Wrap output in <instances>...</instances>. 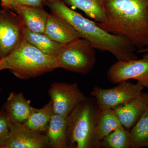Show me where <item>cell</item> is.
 Listing matches in <instances>:
<instances>
[{"instance_id": "obj_25", "label": "cell", "mask_w": 148, "mask_h": 148, "mask_svg": "<svg viewBox=\"0 0 148 148\" xmlns=\"http://www.w3.org/2000/svg\"><path fill=\"white\" fill-rule=\"evenodd\" d=\"M4 64L3 59H0V71L5 70Z\"/></svg>"}, {"instance_id": "obj_21", "label": "cell", "mask_w": 148, "mask_h": 148, "mask_svg": "<svg viewBox=\"0 0 148 148\" xmlns=\"http://www.w3.org/2000/svg\"><path fill=\"white\" fill-rule=\"evenodd\" d=\"M132 148L148 147V107L132 127Z\"/></svg>"}, {"instance_id": "obj_7", "label": "cell", "mask_w": 148, "mask_h": 148, "mask_svg": "<svg viewBox=\"0 0 148 148\" xmlns=\"http://www.w3.org/2000/svg\"><path fill=\"white\" fill-rule=\"evenodd\" d=\"M25 26L20 16L10 9L0 11V59L5 58L24 38Z\"/></svg>"}, {"instance_id": "obj_10", "label": "cell", "mask_w": 148, "mask_h": 148, "mask_svg": "<svg viewBox=\"0 0 148 148\" xmlns=\"http://www.w3.org/2000/svg\"><path fill=\"white\" fill-rule=\"evenodd\" d=\"M49 147L45 134L33 131L23 124L11 123L10 130L2 148Z\"/></svg>"}, {"instance_id": "obj_5", "label": "cell", "mask_w": 148, "mask_h": 148, "mask_svg": "<svg viewBox=\"0 0 148 148\" xmlns=\"http://www.w3.org/2000/svg\"><path fill=\"white\" fill-rule=\"evenodd\" d=\"M95 49L81 38L64 44L56 57L60 68L84 75L90 73L96 63Z\"/></svg>"}, {"instance_id": "obj_1", "label": "cell", "mask_w": 148, "mask_h": 148, "mask_svg": "<svg viewBox=\"0 0 148 148\" xmlns=\"http://www.w3.org/2000/svg\"><path fill=\"white\" fill-rule=\"evenodd\" d=\"M106 21L99 27L127 38L140 50L148 45V0H102Z\"/></svg>"}, {"instance_id": "obj_6", "label": "cell", "mask_w": 148, "mask_h": 148, "mask_svg": "<svg viewBox=\"0 0 148 148\" xmlns=\"http://www.w3.org/2000/svg\"><path fill=\"white\" fill-rule=\"evenodd\" d=\"M112 88L104 89L95 86L91 92L100 109H114L139 97L144 86L140 82L136 84L122 82Z\"/></svg>"}, {"instance_id": "obj_24", "label": "cell", "mask_w": 148, "mask_h": 148, "mask_svg": "<svg viewBox=\"0 0 148 148\" xmlns=\"http://www.w3.org/2000/svg\"><path fill=\"white\" fill-rule=\"evenodd\" d=\"M3 8L10 9L13 11L17 6L15 0H1Z\"/></svg>"}, {"instance_id": "obj_11", "label": "cell", "mask_w": 148, "mask_h": 148, "mask_svg": "<svg viewBox=\"0 0 148 148\" xmlns=\"http://www.w3.org/2000/svg\"><path fill=\"white\" fill-rule=\"evenodd\" d=\"M22 92L10 93L1 110L4 112L11 123L24 124L33 113L34 108L30 105Z\"/></svg>"}, {"instance_id": "obj_23", "label": "cell", "mask_w": 148, "mask_h": 148, "mask_svg": "<svg viewBox=\"0 0 148 148\" xmlns=\"http://www.w3.org/2000/svg\"><path fill=\"white\" fill-rule=\"evenodd\" d=\"M18 5H27L43 7L46 5V0H15Z\"/></svg>"}, {"instance_id": "obj_8", "label": "cell", "mask_w": 148, "mask_h": 148, "mask_svg": "<svg viewBox=\"0 0 148 148\" xmlns=\"http://www.w3.org/2000/svg\"><path fill=\"white\" fill-rule=\"evenodd\" d=\"M142 58L129 61H118L109 68L107 77L110 82L117 84L130 79L137 80L148 89V50Z\"/></svg>"}, {"instance_id": "obj_22", "label": "cell", "mask_w": 148, "mask_h": 148, "mask_svg": "<svg viewBox=\"0 0 148 148\" xmlns=\"http://www.w3.org/2000/svg\"><path fill=\"white\" fill-rule=\"evenodd\" d=\"M11 122L2 110L0 111V148H2L7 139Z\"/></svg>"}, {"instance_id": "obj_3", "label": "cell", "mask_w": 148, "mask_h": 148, "mask_svg": "<svg viewBox=\"0 0 148 148\" xmlns=\"http://www.w3.org/2000/svg\"><path fill=\"white\" fill-rule=\"evenodd\" d=\"M101 109L95 98L86 97L68 116V148H100L97 135Z\"/></svg>"}, {"instance_id": "obj_18", "label": "cell", "mask_w": 148, "mask_h": 148, "mask_svg": "<svg viewBox=\"0 0 148 148\" xmlns=\"http://www.w3.org/2000/svg\"><path fill=\"white\" fill-rule=\"evenodd\" d=\"M67 5L79 9L98 23H103L106 16L102 0H62Z\"/></svg>"}, {"instance_id": "obj_20", "label": "cell", "mask_w": 148, "mask_h": 148, "mask_svg": "<svg viewBox=\"0 0 148 148\" xmlns=\"http://www.w3.org/2000/svg\"><path fill=\"white\" fill-rule=\"evenodd\" d=\"M122 126L114 109L100 110L98 116L97 135L101 141L117 127Z\"/></svg>"}, {"instance_id": "obj_2", "label": "cell", "mask_w": 148, "mask_h": 148, "mask_svg": "<svg viewBox=\"0 0 148 148\" xmlns=\"http://www.w3.org/2000/svg\"><path fill=\"white\" fill-rule=\"evenodd\" d=\"M46 5L51 13L68 21L81 38L89 41L95 49L108 51L118 61L138 59L135 53L136 47L126 37L106 32L96 22L70 8L62 0H46Z\"/></svg>"}, {"instance_id": "obj_26", "label": "cell", "mask_w": 148, "mask_h": 148, "mask_svg": "<svg viewBox=\"0 0 148 148\" xmlns=\"http://www.w3.org/2000/svg\"></svg>"}, {"instance_id": "obj_15", "label": "cell", "mask_w": 148, "mask_h": 148, "mask_svg": "<svg viewBox=\"0 0 148 148\" xmlns=\"http://www.w3.org/2000/svg\"><path fill=\"white\" fill-rule=\"evenodd\" d=\"M68 116L54 113L45 133L49 147L67 148Z\"/></svg>"}, {"instance_id": "obj_17", "label": "cell", "mask_w": 148, "mask_h": 148, "mask_svg": "<svg viewBox=\"0 0 148 148\" xmlns=\"http://www.w3.org/2000/svg\"><path fill=\"white\" fill-rule=\"evenodd\" d=\"M54 114L53 104L50 101L42 108H34L33 113L23 124L33 131L46 133Z\"/></svg>"}, {"instance_id": "obj_16", "label": "cell", "mask_w": 148, "mask_h": 148, "mask_svg": "<svg viewBox=\"0 0 148 148\" xmlns=\"http://www.w3.org/2000/svg\"><path fill=\"white\" fill-rule=\"evenodd\" d=\"M24 37L28 42L43 53L56 58L64 44L54 41L45 34L34 33L26 27Z\"/></svg>"}, {"instance_id": "obj_13", "label": "cell", "mask_w": 148, "mask_h": 148, "mask_svg": "<svg viewBox=\"0 0 148 148\" xmlns=\"http://www.w3.org/2000/svg\"><path fill=\"white\" fill-rule=\"evenodd\" d=\"M45 34L51 40L61 44L81 38L68 21L52 13L49 15Z\"/></svg>"}, {"instance_id": "obj_9", "label": "cell", "mask_w": 148, "mask_h": 148, "mask_svg": "<svg viewBox=\"0 0 148 148\" xmlns=\"http://www.w3.org/2000/svg\"><path fill=\"white\" fill-rule=\"evenodd\" d=\"M48 93L54 113L64 116H69L74 109L86 98L77 83H53Z\"/></svg>"}, {"instance_id": "obj_14", "label": "cell", "mask_w": 148, "mask_h": 148, "mask_svg": "<svg viewBox=\"0 0 148 148\" xmlns=\"http://www.w3.org/2000/svg\"><path fill=\"white\" fill-rule=\"evenodd\" d=\"M43 8L18 5L13 11L20 16L26 28L34 33L45 34L49 14Z\"/></svg>"}, {"instance_id": "obj_4", "label": "cell", "mask_w": 148, "mask_h": 148, "mask_svg": "<svg viewBox=\"0 0 148 148\" xmlns=\"http://www.w3.org/2000/svg\"><path fill=\"white\" fill-rule=\"evenodd\" d=\"M3 59L5 69L21 79L36 77L60 68L56 57L43 53L24 37L18 46Z\"/></svg>"}, {"instance_id": "obj_12", "label": "cell", "mask_w": 148, "mask_h": 148, "mask_svg": "<svg viewBox=\"0 0 148 148\" xmlns=\"http://www.w3.org/2000/svg\"><path fill=\"white\" fill-rule=\"evenodd\" d=\"M148 107V92H142L138 97L114 109L122 125L129 130Z\"/></svg>"}, {"instance_id": "obj_19", "label": "cell", "mask_w": 148, "mask_h": 148, "mask_svg": "<svg viewBox=\"0 0 148 148\" xmlns=\"http://www.w3.org/2000/svg\"><path fill=\"white\" fill-rule=\"evenodd\" d=\"M101 148H132V140L130 131L121 126L103 138Z\"/></svg>"}]
</instances>
